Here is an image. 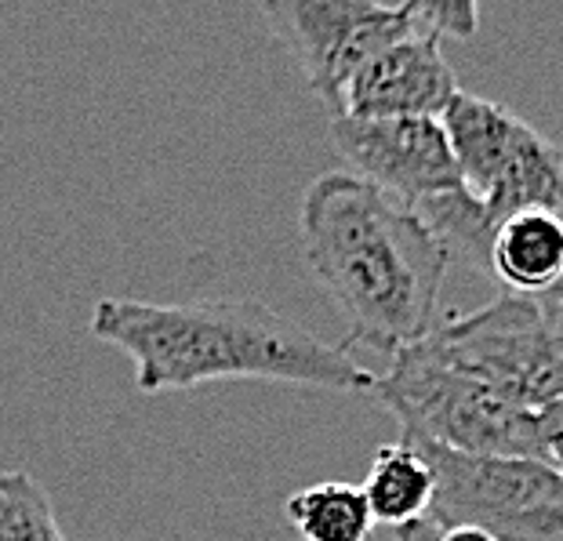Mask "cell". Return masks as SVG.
<instances>
[{"mask_svg":"<svg viewBox=\"0 0 563 541\" xmlns=\"http://www.w3.org/2000/svg\"><path fill=\"white\" fill-rule=\"evenodd\" d=\"M462 189L490 233L520 211L563 214V150L506 106L459 91L440 117Z\"/></svg>","mask_w":563,"mask_h":541,"instance_id":"cell-4","label":"cell"},{"mask_svg":"<svg viewBox=\"0 0 563 541\" xmlns=\"http://www.w3.org/2000/svg\"><path fill=\"white\" fill-rule=\"evenodd\" d=\"M487 273L506 295L542 302L563 287V214L531 208L506 219L490 236Z\"/></svg>","mask_w":563,"mask_h":541,"instance_id":"cell-10","label":"cell"},{"mask_svg":"<svg viewBox=\"0 0 563 541\" xmlns=\"http://www.w3.org/2000/svg\"><path fill=\"white\" fill-rule=\"evenodd\" d=\"M0 541H69L37 476L0 468Z\"/></svg>","mask_w":563,"mask_h":541,"instance_id":"cell-13","label":"cell"},{"mask_svg":"<svg viewBox=\"0 0 563 541\" xmlns=\"http://www.w3.org/2000/svg\"><path fill=\"white\" fill-rule=\"evenodd\" d=\"M426 345L527 411L563 400V331L531 298L498 295L484 309L443 320Z\"/></svg>","mask_w":563,"mask_h":541,"instance_id":"cell-5","label":"cell"},{"mask_svg":"<svg viewBox=\"0 0 563 541\" xmlns=\"http://www.w3.org/2000/svg\"><path fill=\"white\" fill-rule=\"evenodd\" d=\"M298 233L309 269L350 328L345 349L361 342L393 356L443 323L448 247L361 175L313 178L298 203Z\"/></svg>","mask_w":563,"mask_h":541,"instance_id":"cell-1","label":"cell"},{"mask_svg":"<svg viewBox=\"0 0 563 541\" xmlns=\"http://www.w3.org/2000/svg\"><path fill=\"white\" fill-rule=\"evenodd\" d=\"M454 69L443 58V37L437 33H411L371 63L345 84L339 99V117L386 120V117H443V110L459 95Z\"/></svg>","mask_w":563,"mask_h":541,"instance_id":"cell-8","label":"cell"},{"mask_svg":"<svg viewBox=\"0 0 563 541\" xmlns=\"http://www.w3.org/2000/svg\"><path fill=\"white\" fill-rule=\"evenodd\" d=\"M404 429V440L470 459L542 462L538 411L506 400L484 382L448 367L426 342L389 356L375 393ZM545 465V462H542Z\"/></svg>","mask_w":563,"mask_h":541,"instance_id":"cell-3","label":"cell"},{"mask_svg":"<svg viewBox=\"0 0 563 541\" xmlns=\"http://www.w3.org/2000/svg\"><path fill=\"white\" fill-rule=\"evenodd\" d=\"M415 448L437 473L429 516L440 527H481L495 541H563V476L549 465Z\"/></svg>","mask_w":563,"mask_h":541,"instance_id":"cell-6","label":"cell"},{"mask_svg":"<svg viewBox=\"0 0 563 541\" xmlns=\"http://www.w3.org/2000/svg\"><path fill=\"white\" fill-rule=\"evenodd\" d=\"M538 440H542V462L563 476V400L538 411Z\"/></svg>","mask_w":563,"mask_h":541,"instance_id":"cell-14","label":"cell"},{"mask_svg":"<svg viewBox=\"0 0 563 541\" xmlns=\"http://www.w3.org/2000/svg\"><path fill=\"white\" fill-rule=\"evenodd\" d=\"M371 8L375 0H273L262 8L331 117L345 88V55Z\"/></svg>","mask_w":563,"mask_h":541,"instance_id":"cell-9","label":"cell"},{"mask_svg":"<svg viewBox=\"0 0 563 541\" xmlns=\"http://www.w3.org/2000/svg\"><path fill=\"white\" fill-rule=\"evenodd\" d=\"M364 498L371 520L389 523L397 531V527H407L429 516L437 498V473L415 443L407 440L382 443L367 468Z\"/></svg>","mask_w":563,"mask_h":541,"instance_id":"cell-11","label":"cell"},{"mask_svg":"<svg viewBox=\"0 0 563 541\" xmlns=\"http://www.w3.org/2000/svg\"><path fill=\"white\" fill-rule=\"evenodd\" d=\"M91 334L135 360L139 393H175L203 382H291L339 393H375V375L255 298H203L164 306L99 298Z\"/></svg>","mask_w":563,"mask_h":541,"instance_id":"cell-2","label":"cell"},{"mask_svg":"<svg viewBox=\"0 0 563 541\" xmlns=\"http://www.w3.org/2000/svg\"><path fill=\"white\" fill-rule=\"evenodd\" d=\"M331 142L364 183L404 203L407 211L462 194L459 164L437 117H339L331 120Z\"/></svg>","mask_w":563,"mask_h":541,"instance_id":"cell-7","label":"cell"},{"mask_svg":"<svg viewBox=\"0 0 563 541\" xmlns=\"http://www.w3.org/2000/svg\"><path fill=\"white\" fill-rule=\"evenodd\" d=\"M284 512L306 541H367L371 523H375L364 487L342 484V479L295 490Z\"/></svg>","mask_w":563,"mask_h":541,"instance_id":"cell-12","label":"cell"}]
</instances>
